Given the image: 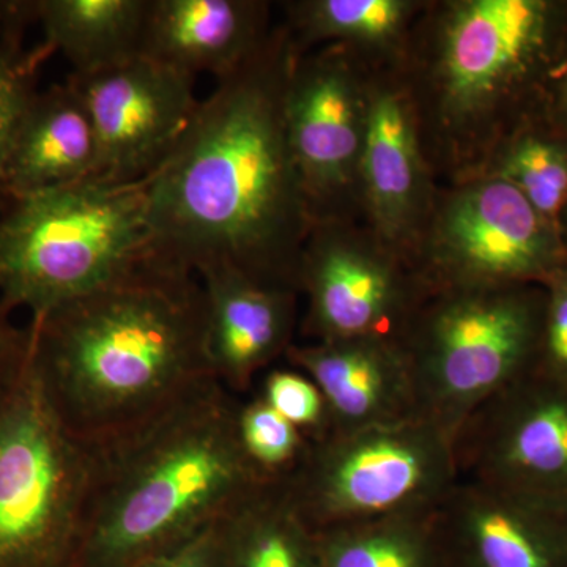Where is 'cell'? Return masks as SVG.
I'll return each instance as SVG.
<instances>
[{
	"label": "cell",
	"instance_id": "obj_1",
	"mask_svg": "<svg viewBox=\"0 0 567 567\" xmlns=\"http://www.w3.org/2000/svg\"><path fill=\"white\" fill-rule=\"evenodd\" d=\"M300 58L284 22L244 66L216 81L192 125L144 181L148 252L199 275L230 268L298 289L315 226L287 140V81Z\"/></svg>",
	"mask_w": 567,
	"mask_h": 567
},
{
	"label": "cell",
	"instance_id": "obj_2",
	"mask_svg": "<svg viewBox=\"0 0 567 567\" xmlns=\"http://www.w3.org/2000/svg\"><path fill=\"white\" fill-rule=\"evenodd\" d=\"M29 363L55 415L102 445L215 382L197 275L148 257L32 319Z\"/></svg>",
	"mask_w": 567,
	"mask_h": 567
},
{
	"label": "cell",
	"instance_id": "obj_3",
	"mask_svg": "<svg viewBox=\"0 0 567 567\" xmlns=\"http://www.w3.org/2000/svg\"><path fill=\"white\" fill-rule=\"evenodd\" d=\"M238 395L215 380L158 415L92 446L74 567H134L229 513L267 480L237 432Z\"/></svg>",
	"mask_w": 567,
	"mask_h": 567
},
{
	"label": "cell",
	"instance_id": "obj_4",
	"mask_svg": "<svg viewBox=\"0 0 567 567\" xmlns=\"http://www.w3.org/2000/svg\"><path fill=\"white\" fill-rule=\"evenodd\" d=\"M559 20L546 0L427 2L395 69L436 182L483 174L517 133L514 114L546 70Z\"/></svg>",
	"mask_w": 567,
	"mask_h": 567
},
{
	"label": "cell",
	"instance_id": "obj_5",
	"mask_svg": "<svg viewBox=\"0 0 567 567\" xmlns=\"http://www.w3.org/2000/svg\"><path fill=\"white\" fill-rule=\"evenodd\" d=\"M145 208L144 182L99 178L0 205V306L35 319L140 267Z\"/></svg>",
	"mask_w": 567,
	"mask_h": 567
},
{
	"label": "cell",
	"instance_id": "obj_6",
	"mask_svg": "<svg viewBox=\"0 0 567 567\" xmlns=\"http://www.w3.org/2000/svg\"><path fill=\"white\" fill-rule=\"evenodd\" d=\"M546 292L529 284L431 289L402 336L417 413L454 443L470 416L536 368Z\"/></svg>",
	"mask_w": 567,
	"mask_h": 567
},
{
	"label": "cell",
	"instance_id": "obj_7",
	"mask_svg": "<svg viewBox=\"0 0 567 567\" xmlns=\"http://www.w3.org/2000/svg\"><path fill=\"white\" fill-rule=\"evenodd\" d=\"M457 481L453 440L417 416L308 440L284 483L306 522L327 532L431 516Z\"/></svg>",
	"mask_w": 567,
	"mask_h": 567
},
{
	"label": "cell",
	"instance_id": "obj_8",
	"mask_svg": "<svg viewBox=\"0 0 567 567\" xmlns=\"http://www.w3.org/2000/svg\"><path fill=\"white\" fill-rule=\"evenodd\" d=\"M92 470L28 363L0 401V567H74Z\"/></svg>",
	"mask_w": 567,
	"mask_h": 567
},
{
	"label": "cell",
	"instance_id": "obj_9",
	"mask_svg": "<svg viewBox=\"0 0 567 567\" xmlns=\"http://www.w3.org/2000/svg\"><path fill=\"white\" fill-rule=\"evenodd\" d=\"M413 265L429 289L546 284L567 267V252L516 186L480 175L440 186Z\"/></svg>",
	"mask_w": 567,
	"mask_h": 567
},
{
	"label": "cell",
	"instance_id": "obj_10",
	"mask_svg": "<svg viewBox=\"0 0 567 567\" xmlns=\"http://www.w3.org/2000/svg\"><path fill=\"white\" fill-rule=\"evenodd\" d=\"M309 342H401L429 286L412 260L363 221L315 223L298 271Z\"/></svg>",
	"mask_w": 567,
	"mask_h": 567
},
{
	"label": "cell",
	"instance_id": "obj_11",
	"mask_svg": "<svg viewBox=\"0 0 567 567\" xmlns=\"http://www.w3.org/2000/svg\"><path fill=\"white\" fill-rule=\"evenodd\" d=\"M368 78L369 63L341 44L306 52L290 71L287 140L315 223L361 221Z\"/></svg>",
	"mask_w": 567,
	"mask_h": 567
},
{
	"label": "cell",
	"instance_id": "obj_12",
	"mask_svg": "<svg viewBox=\"0 0 567 567\" xmlns=\"http://www.w3.org/2000/svg\"><path fill=\"white\" fill-rule=\"evenodd\" d=\"M458 480L567 514V383L533 369L454 436Z\"/></svg>",
	"mask_w": 567,
	"mask_h": 567
},
{
	"label": "cell",
	"instance_id": "obj_13",
	"mask_svg": "<svg viewBox=\"0 0 567 567\" xmlns=\"http://www.w3.org/2000/svg\"><path fill=\"white\" fill-rule=\"evenodd\" d=\"M91 114L96 137L93 178L132 185L144 182L173 153L192 125L199 100L194 78L151 59L70 73Z\"/></svg>",
	"mask_w": 567,
	"mask_h": 567
},
{
	"label": "cell",
	"instance_id": "obj_14",
	"mask_svg": "<svg viewBox=\"0 0 567 567\" xmlns=\"http://www.w3.org/2000/svg\"><path fill=\"white\" fill-rule=\"evenodd\" d=\"M439 188L401 74L395 65L369 63L361 221L413 264Z\"/></svg>",
	"mask_w": 567,
	"mask_h": 567
},
{
	"label": "cell",
	"instance_id": "obj_15",
	"mask_svg": "<svg viewBox=\"0 0 567 567\" xmlns=\"http://www.w3.org/2000/svg\"><path fill=\"white\" fill-rule=\"evenodd\" d=\"M446 567H567V514L472 481L435 513Z\"/></svg>",
	"mask_w": 567,
	"mask_h": 567
},
{
	"label": "cell",
	"instance_id": "obj_16",
	"mask_svg": "<svg viewBox=\"0 0 567 567\" xmlns=\"http://www.w3.org/2000/svg\"><path fill=\"white\" fill-rule=\"evenodd\" d=\"M197 278L207 300L213 374L230 393H248L256 377L293 346L300 293L230 268H208Z\"/></svg>",
	"mask_w": 567,
	"mask_h": 567
},
{
	"label": "cell",
	"instance_id": "obj_17",
	"mask_svg": "<svg viewBox=\"0 0 567 567\" xmlns=\"http://www.w3.org/2000/svg\"><path fill=\"white\" fill-rule=\"evenodd\" d=\"M284 360L308 375L323 394L328 431H354L420 416L412 374L399 342H293Z\"/></svg>",
	"mask_w": 567,
	"mask_h": 567
},
{
	"label": "cell",
	"instance_id": "obj_18",
	"mask_svg": "<svg viewBox=\"0 0 567 567\" xmlns=\"http://www.w3.org/2000/svg\"><path fill=\"white\" fill-rule=\"evenodd\" d=\"M270 11L262 0H151L141 55L186 76L223 80L270 39Z\"/></svg>",
	"mask_w": 567,
	"mask_h": 567
},
{
	"label": "cell",
	"instance_id": "obj_19",
	"mask_svg": "<svg viewBox=\"0 0 567 567\" xmlns=\"http://www.w3.org/2000/svg\"><path fill=\"white\" fill-rule=\"evenodd\" d=\"M96 137L71 82L37 92L22 115L0 185V205L93 178Z\"/></svg>",
	"mask_w": 567,
	"mask_h": 567
},
{
	"label": "cell",
	"instance_id": "obj_20",
	"mask_svg": "<svg viewBox=\"0 0 567 567\" xmlns=\"http://www.w3.org/2000/svg\"><path fill=\"white\" fill-rule=\"evenodd\" d=\"M284 25L298 54L341 44L371 65H398L425 0H295Z\"/></svg>",
	"mask_w": 567,
	"mask_h": 567
},
{
	"label": "cell",
	"instance_id": "obj_21",
	"mask_svg": "<svg viewBox=\"0 0 567 567\" xmlns=\"http://www.w3.org/2000/svg\"><path fill=\"white\" fill-rule=\"evenodd\" d=\"M148 7L151 0H33L44 43L78 74L141 55Z\"/></svg>",
	"mask_w": 567,
	"mask_h": 567
},
{
	"label": "cell",
	"instance_id": "obj_22",
	"mask_svg": "<svg viewBox=\"0 0 567 567\" xmlns=\"http://www.w3.org/2000/svg\"><path fill=\"white\" fill-rule=\"evenodd\" d=\"M226 567H320L319 533L284 480L264 481L219 520Z\"/></svg>",
	"mask_w": 567,
	"mask_h": 567
},
{
	"label": "cell",
	"instance_id": "obj_23",
	"mask_svg": "<svg viewBox=\"0 0 567 567\" xmlns=\"http://www.w3.org/2000/svg\"><path fill=\"white\" fill-rule=\"evenodd\" d=\"M317 533L320 567H446L435 514Z\"/></svg>",
	"mask_w": 567,
	"mask_h": 567
},
{
	"label": "cell",
	"instance_id": "obj_24",
	"mask_svg": "<svg viewBox=\"0 0 567 567\" xmlns=\"http://www.w3.org/2000/svg\"><path fill=\"white\" fill-rule=\"evenodd\" d=\"M481 175H495L516 186L559 233L567 205V137L527 125L496 151Z\"/></svg>",
	"mask_w": 567,
	"mask_h": 567
},
{
	"label": "cell",
	"instance_id": "obj_25",
	"mask_svg": "<svg viewBox=\"0 0 567 567\" xmlns=\"http://www.w3.org/2000/svg\"><path fill=\"white\" fill-rule=\"evenodd\" d=\"M237 432L246 457L267 480L292 475L308 447V436L259 395L240 402Z\"/></svg>",
	"mask_w": 567,
	"mask_h": 567
},
{
	"label": "cell",
	"instance_id": "obj_26",
	"mask_svg": "<svg viewBox=\"0 0 567 567\" xmlns=\"http://www.w3.org/2000/svg\"><path fill=\"white\" fill-rule=\"evenodd\" d=\"M55 54L44 41L0 61V185L11 142L37 92L41 66Z\"/></svg>",
	"mask_w": 567,
	"mask_h": 567
},
{
	"label": "cell",
	"instance_id": "obj_27",
	"mask_svg": "<svg viewBox=\"0 0 567 567\" xmlns=\"http://www.w3.org/2000/svg\"><path fill=\"white\" fill-rule=\"evenodd\" d=\"M257 395L300 429L308 440L317 439L330 429L323 394L298 369H271L264 377Z\"/></svg>",
	"mask_w": 567,
	"mask_h": 567
},
{
	"label": "cell",
	"instance_id": "obj_28",
	"mask_svg": "<svg viewBox=\"0 0 567 567\" xmlns=\"http://www.w3.org/2000/svg\"><path fill=\"white\" fill-rule=\"evenodd\" d=\"M546 311L536 371L567 383V267L546 284Z\"/></svg>",
	"mask_w": 567,
	"mask_h": 567
},
{
	"label": "cell",
	"instance_id": "obj_29",
	"mask_svg": "<svg viewBox=\"0 0 567 567\" xmlns=\"http://www.w3.org/2000/svg\"><path fill=\"white\" fill-rule=\"evenodd\" d=\"M219 520L134 567H226Z\"/></svg>",
	"mask_w": 567,
	"mask_h": 567
},
{
	"label": "cell",
	"instance_id": "obj_30",
	"mask_svg": "<svg viewBox=\"0 0 567 567\" xmlns=\"http://www.w3.org/2000/svg\"><path fill=\"white\" fill-rule=\"evenodd\" d=\"M29 344L28 328L17 327L9 309L0 306V401L28 368Z\"/></svg>",
	"mask_w": 567,
	"mask_h": 567
},
{
	"label": "cell",
	"instance_id": "obj_31",
	"mask_svg": "<svg viewBox=\"0 0 567 567\" xmlns=\"http://www.w3.org/2000/svg\"><path fill=\"white\" fill-rule=\"evenodd\" d=\"M33 22V0H0V61L25 50V31Z\"/></svg>",
	"mask_w": 567,
	"mask_h": 567
},
{
	"label": "cell",
	"instance_id": "obj_32",
	"mask_svg": "<svg viewBox=\"0 0 567 567\" xmlns=\"http://www.w3.org/2000/svg\"><path fill=\"white\" fill-rule=\"evenodd\" d=\"M548 112H550L554 128L563 133L561 136L567 137V55L561 71L555 74Z\"/></svg>",
	"mask_w": 567,
	"mask_h": 567
},
{
	"label": "cell",
	"instance_id": "obj_33",
	"mask_svg": "<svg viewBox=\"0 0 567 567\" xmlns=\"http://www.w3.org/2000/svg\"><path fill=\"white\" fill-rule=\"evenodd\" d=\"M559 235H561L563 245H565L567 252V205L561 213V218H559Z\"/></svg>",
	"mask_w": 567,
	"mask_h": 567
}]
</instances>
